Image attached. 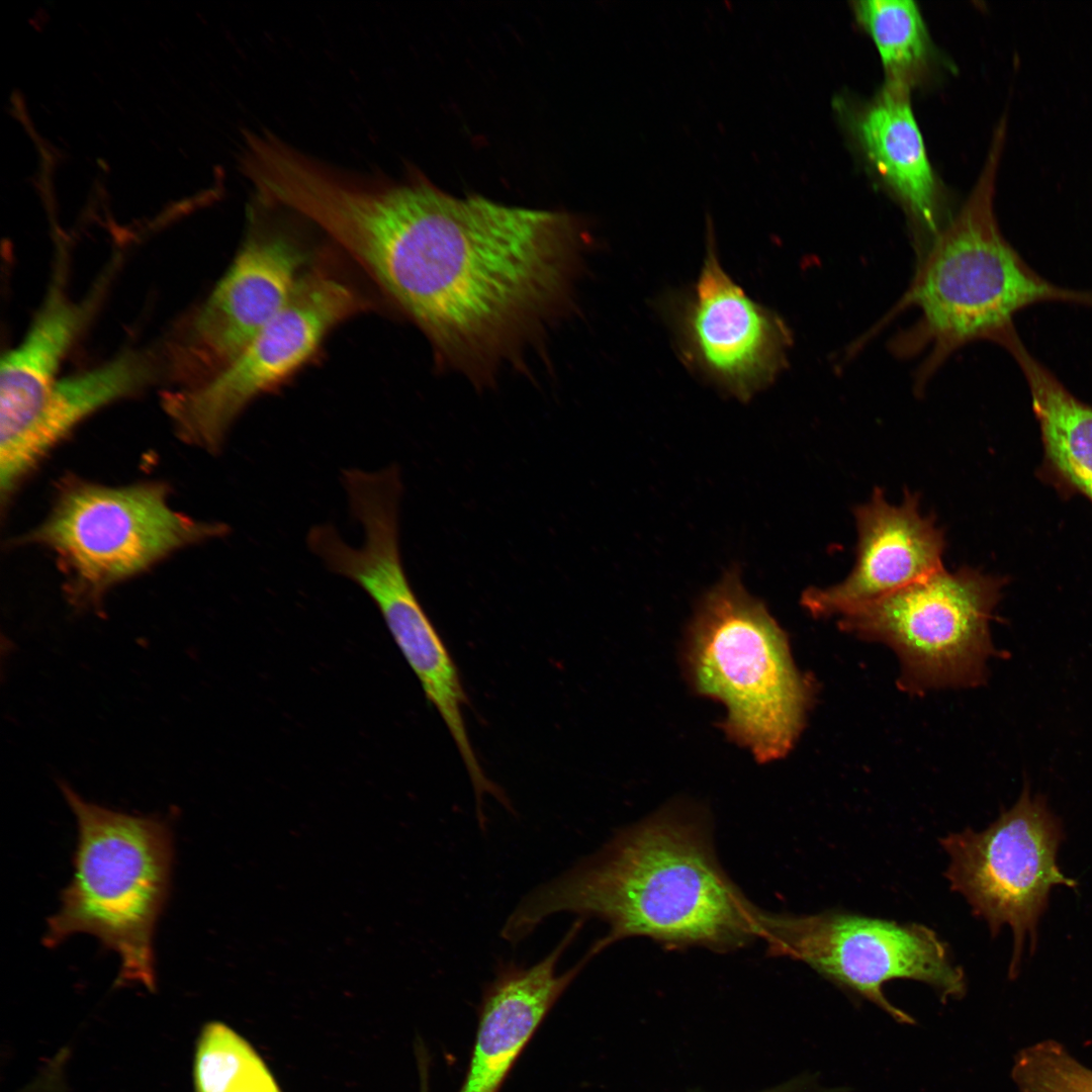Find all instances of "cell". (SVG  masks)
<instances>
[{
  "label": "cell",
  "instance_id": "cell-17",
  "mask_svg": "<svg viewBox=\"0 0 1092 1092\" xmlns=\"http://www.w3.org/2000/svg\"><path fill=\"white\" fill-rule=\"evenodd\" d=\"M853 131L913 222L920 258L941 226L937 186L911 107L910 90L885 83L874 100L855 114Z\"/></svg>",
  "mask_w": 1092,
  "mask_h": 1092
},
{
  "label": "cell",
  "instance_id": "cell-4",
  "mask_svg": "<svg viewBox=\"0 0 1092 1092\" xmlns=\"http://www.w3.org/2000/svg\"><path fill=\"white\" fill-rule=\"evenodd\" d=\"M61 793L76 817L74 873L48 921L47 946L88 933L114 951L117 983L156 989L154 933L169 895L173 860L168 823L83 799L65 781Z\"/></svg>",
  "mask_w": 1092,
  "mask_h": 1092
},
{
  "label": "cell",
  "instance_id": "cell-13",
  "mask_svg": "<svg viewBox=\"0 0 1092 1092\" xmlns=\"http://www.w3.org/2000/svg\"><path fill=\"white\" fill-rule=\"evenodd\" d=\"M689 361L722 389L745 401L787 365L791 332L772 310L748 297L724 271L713 233L704 264L677 318Z\"/></svg>",
  "mask_w": 1092,
  "mask_h": 1092
},
{
  "label": "cell",
  "instance_id": "cell-15",
  "mask_svg": "<svg viewBox=\"0 0 1092 1092\" xmlns=\"http://www.w3.org/2000/svg\"><path fill=\"white\" fill-rule=\"evenodd\" d=\"M583 922L577 918L552 950L531 966L512 961L497 965L482 991L475 1040L458 1092H499L546 1015L597 954L589 948L575 965L557 971Z\"/></svg>",
  "mask_w": 1092,
  "mask_h": 1092
},
{
  "label": "cell",
  "instance_id": "cell-10",
  "mask_svg": "<svg viewBox=\"0 0 1092 1092\" xmlns=\"http://www.w3.org/2000/svg\"><path fill=\"white\" fill-rule=\"evenodd\" d=\"M1064 839L1060 818L1045 797L1032 794L1027 782L1016 803L985 830L967 828L940 838L949 856L945 877L950 889L984 919L993 936L1008 924L1014 937L1009 973H1017L1026 935L1031 953L1036 926L1054 886L1074 888L1057 863Z\"/></svg>",
  "mask_w": 1092,
  "mask_h": 1092
},
{
  "label": "cell",
  "instance_id": "cell-8",
  "mask_svg": "<svg viewBox=\"0 0 1092 1092\" xmlns=\"http://www.w3.org/2000/svg\"><path fill=\"white\" fill-rule=\"evenodd\" d=\"M1003 584L975 568H943L841 614L838 625L890 646L907 692L979 687L988 679L990 660L1006 656L990 629Z\"/></svg>",
  "mask_w": 1092,
  "mask_h": 1092
},
{
  "label": "cell",
  "instance_id": "cell-12",
  "mask_svg": "<svg viewBox=\"0 0 1092 1092\" xmlns=\"http://www.w3.org/2000/svg\"><path fill=\"white\" fill-rule=\"evenodd\" d=\"M303 258L282 236L250 237L202 304L169 341L172 389L197 387L226 369L284 309Z\"/></svg>",
  "mask_w": 1092,
  "mask_h": 1092
},
{
  "label": "cell",
  "instance_id": "cell-3",
  "mask_svg": "<svg viewBox=\"0 0 1092 1092\" xmlns=\"http://www.w3.org/2000/svg\"><path fill=\"white\" fill-rule=\"evenodd\" d=\"M1006 129L996 128L979 180L961 211L941 228L918 259L914 278L895 306H914L916 323L897 336L892 349L909 357L923 351L919 386L961 347L997 343L1013 315L1038 302L1092 307L1091 290L1056 285L1037 274L1000 231L994 197Z\"/></svg>",
  "mask_w": 1092,
  "mask_h": 1092
},
{
  "label": "cell",
  "instance_id": "cell-20",
  "mask_svg": "<svg viewBox=\"0 0 1092 1092\" xmlns=\"http://www.w3.org/2000/svg\"><path fill=\"white\" fill-rule=\"evenodd\" d=\"M852 10L876 44L885 83L910 90L924 74L930 55L929 36L916 3L859 0L852 2Z\"/></svg>",
  "mask_w": 1092,
  "mask_h": 1092
},
{
  "label": "cell",
  "instance_id": "cell-1",
  "mask_svg": "<svg viewBox=\"0 0 1092 1092\" xmlns=\"http://www.w3.org/2000/svg\"><path fill=\"white\" fill-rule=\"evenodd\" d=\"M312 223L377 281L446 364L491 371L565 303L583 244L569 213L453 196L418 175L339 173Z\"/></svg>",
  "mask_w": 1092,
  "mask_h": 1092
},
{
  "label": "cell",
  "instance_id": "cell-2",
  "mask_svg": "<svg viewBox=\"0 0 1092 1092\" xmlns=\"http://www.w3.org/2000/svg\"><path fill=\"white\" fill-rule=\"evenodd\" d=\"M760 912L721 867L706 816L670 805L528 892L500 932L517 944L550 916L570 913L607 923L602 948L642 936L722 952L759 938Z\"/></svg>",
  "mask_w": 1092,
  "mask_h": 1092
},
{
  "label": "cell",
  "instance_id": "cell-6",
  "mask_svg": "<svg viewBox=\"0 0 1092 1092\" xmlns=\"http://www.w3.org/2000/svg\"><path fill=\"white\" fill-rule=\"evenodd\" d=\"M402 482L373 473L352 480L346 494L363 529L360 546L347 544L330 524L309 529L306 543L335 574L357 583L374 602L426 698L446 724L471 780L475 799L498 787L484 774L469 740L463 709L468 703L459 670L407 579L399 548Z\"/></svg>",
  "mask_w": 1092,
  "mask_h": 1092
},
{
  "label": "cell",
  "instance_id": "cell-21",
  "mask_svg": "<svg viewBox=\"0 0 1092 1092\" xmlns=\"http://www.w3.org/2000/svg\"><path fill=\"white\" fill-rule=\"evenodd\" d=\"M193 1083L195 1092H281L252 1045L218 1021L204 1025L197 1039Z\"/></svg>",
  "mask_w": 1092,
  "mask_h": 1092
},
{
  "label": "cell",
  "instance_id": "cell-18",
  "mask_svg": "<svg viewBox=\"0 0 1092 1092\" xmlns=\"http://www.w3.org/2000/svg\"><path fill=\"white\" fill-rule=\"evenodd\" d=\"M90 307L70 299L57 280L22 341L7 352L0 370V441L27 423L58 379L61 363L89 315Z\"/></svg>",
  "mask_w": 1092,
  "mask_h": 1092
},
{
  "label": "cell",
  "instance_id": "cell-7",
  "mask_svg": "<svg viewBox=\"0 0 1092 1092\" xmlns=\"http://www.w3.org/2000/svg\"><path fill=\"white\" fill-rule=\"evenodd\" d=\"M229 527L171 508L162 484L79 482L65 488L39 526L22 538L54 553L79 609H96L106 592L171 553L224 536Z\"/></svg>",
  "mask_w": 1092,
  "mask_h": 1092
},
{
  "label": "cell",
  "instance_id": "cell-11",
  "mask_svg": "<svg viewBox=\"0 0 1092 1092\" xmlns=\"http://www.w3.org/2000/svg\"><path fill=\"white\" fill-rule=\"evenodd\" d=\"M367 306L347 284L321 271L302 276L284 309L222 372L197 387L170 389L163 407L178 437L216 453L238 417L298 370L328 332Z\"/></svg>",
  "mask_w": 1092,
  "mask_h": 1092
},
{
  "label": "cell",
  "instance_id": "cell-14",
  "mask_svg": "<svg viewBox=\"0 0 1092 1092\" xmlns=\"http://www.w3.org/2000/svg\"><path fill=\"white\" fill-rule=\"evenodd\" d=\"M853 513L857 546L852 570L839 583L802 595V606L816 618L840 616L943 569L944 532L933 517L921 514L919 494L906 490L894 506L877 487Z\"/></svg>",
  "mask_w": 1092,
  "mask_h": 1092
},
{
  "label": "cell",
  "instance_id": "cell-5",
  "mask_svg": "<svg viewBox=\"0 0 1092 1092\" xmlns=\"http://www.w3.org/2000/svg\"><path fill=\"white\" fill-rule=\"evenodd\" d=\"M733 567L701 601L691 622L686 660L696 691L721 702L723 729L761 762L790 751L814 697L788 638Z\"/></svg>",
  "mask_w": 1092,
  "mask_h": 1092
},
{
  "label": "cell",
  "instance_id": "cell-19",
  "mask_svg": "<svg viewBox=\"0 0 1092 1092\" xmlns=\"http://www.w3.org/2000/svg\"><path fill=\"white\" fill-rule=\"evenodd\" d=\"M999 346L1012 356L1026 380L1050 467L1092 503V405L1072 394L1033 357L1015 328Z\"/></svg>",
  "mask_w": 1092,
  "mask_h": 1092
},
{
  "label": "cell",
  "instance_id": "cell-22",
  "mask_svg": "<svg viewBox=\"0 0 1092 1092\" xmlns=\"http://www.w3.org/2000/svg\"><path fill=\"white\" fill-rule=\"evenodd\" d=\"M1012 1078L1020 1092H1092V1070L1054 1040L1021 1051Z\"/></svg>",
  "mask_w": 1092,
  "mask_h": 1092
},
{
  "label": "cell",
  "instance_id": "cell-16",
  "mask_svg": "<svg viewBox=\"0 0 1092 1092\" xmlns=\"http://www.w3.org/2000/svg\"><path fill=\"white\" fill-rule=\"evenodd\" d=\"M155 373L150 356L128 350L94 368L58 378L22 429L0 441L2 503L78 424L105 405L133 394Z\"/></svg>",
  "mask_w": 1092,
  "mask_h": 1092
},
{
  "label": "cell",
  "instance_id": "cell-24",
  "mask_svg": "<svg viewBox=\"0 0 1092 1092\" xmlns=\"http://www.w3.org/2000/svg\"><path fill=\"white\" fill-rule=\"evenodd\" d=\"M421 1092H430L429 1085H428V1077L427 1076L422 1077V1090H421Z\"/></svg>",
  "mask_w": 1092,
  "mask_h": 1092
},
{
  "label": "cell",
  "instance_id": "cell-23",
  "mask_svg": "<svg viewBox=\"0 0 1092 1092\" xmlns=\"http://www.w3.org/2000/svg\"><path fill=\"white\" fill-rule=\"evenodd\" d=\"M764 1092H812L808 1090L802 1081H792L785 1085L766 1090Z\"/></svg>",
  "mask_w": 1092,
  "mask_h": 1092
},
{
  "label": "cell",
  "instance_id": "cell-9",
  "mask_svg": "<svg viewBox=\"0 0 1092 1092\" xmlns=\"http://www.w3.org/2000/svg\"><path fill=\"white\" fill-rule=\"evenodd\" d=\"M759 938L770 953L807 964L824 979L880 1007L901 1023H913L883 992L892 980L930 985L943 1001L966 991L963 969L925 925L899 923L843 911L816 914L761 910Z\"/></svg>",
  "mask_w": 1092,
  "mask_h": 1092
}]
</instances>
